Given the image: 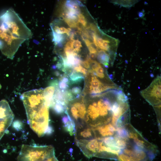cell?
I'll use <instances>...</instances> for the list:
<instances>
[{
	"label": "cell",
	"instance_id": "f546056e",
	"mask_svg": "<svg viewBox=\"0 0 161 161\" xmlns=\"http://www.w3.org/2000/svg\"><path fill=\"white\" fill-rule=\"evenodd\" d=\"M2 86L1 84H0V89H1V88Z\"/></svg>",
	"mask_w": 161,
	"mask_h": 161
},
{
	"label": "cell",
	"instance_id": "ffe728a7",
	"mask_svg": "<svg viewBox=\"0 0 161 161\" xmlns=\"http://www.w3.org/2000/svg\"><path fill=\"white\" fill-rule=\"evenodd\" d=\"M110 41L107 40H104V42L102 44L103 50L106 51H109L110 48Z\"/></svg>",
	"mask_w": 161,
	"mask_h": 161
},
{
	"label": "cell",
	"instance_id": "ba28073f",
	"mask_svg": "<svg viewBox=\"0 0 161 161\" xmlns=\"http://www.w3.org/2000/svg\"><path fill=\"white\" fill-rule=\"evenodd\" d=\"M91 128L94 133V138L113 136L116 133L118 129L116 128L111 123L96 128Z\"/></svg>",
	"mask_w": 161,
	"mask_h": 161
},
{
	"label": "cell",
	"instance_id": "83f0119b",
	"mask_svg": "<svg viewBox=\"0 0 161 161\" xmlns=\"http://www.w3.org/2000/svg\"><path fill=\"white\" fill-rule=\"evenodd\" d=\"M138 15L139 17L142 18L144 16V12L143 11H140L138 12Z\"/></svg>",
	"mask_w": 161,
	"mask_h": 161
},
{
	"label": "cell",
	"instance_id": "6da1fadb",
	"mask_svg": "<svg viewBox=\"0 0 161 161\" xmlns=\"http://www.w3.org/2000/svg\"><path fill=\"white\" fill-rule=\"evenodd\" d=\"M32 37L30 30L13 9L0 16V50L8 58L12 60L22 44Z\"/></svg>",
	"mask_w": 161,
	"mask_h": 161
},
{
	"label": "cell",
	"instance_id": "3957f363",
	"mask_svg": "<svg viewBox=\"0 0 161 161\" xmlns=\"http://www.w3.org/2000/svg\"><path fill=\"white\" fill-rule=\"evenodd\" d=\"M94 100L86 103V113L83 126L96 128L108 123L110 114L109 105L101 94Z\"/></svg>",
	"mask_w": 161,
	"mask_h": 161
},
{
	"label": "cell",
	"instance_id": "603a6c76",
	"mask_svg": "<svg viewBox=\"0 0 161 161\" xmlns=\"http://www.w3.org/2000/svg\"><path fill=\"white\" fill-rule=\"evenodd\" d=\"M81 65L85 68L89 69L90 68L91 65L87 60L84 61H82Z\"/></svg>",
	"mask_w": 161,
	"mask_h": 161
},
{
	"label": "cell",
	"instance_id": "5b68a950",
	"mask_svg": "<svg viewBox=\"0 0 161 161\" xmlns=\"http://www.w3.org/2000/svg\"><path fill=\"white\" fill-rule=\"evenodd\" d=\"M121 152L138 161H152L157 153L138 146L129 139Z\"/></svg>",
	"mask_w": 161,
	"mask_h": 161
},
{
	"label": "cell",
	"instance_id": "4316f807",
	"mask_svg": "<svg viewBox=\"0 0 161 161\" xmlns=\"http://www.w3.org/2000/svg\"><path fill=\"white\" fill-rule=\"evenodd\" d=\"M97 57V54L90 53V58L92 60H94Z\"/></svg>",
	"mask_w": 161,
	"mask_h": 161
},
{
	"label": "cell",
	"instance_id": "44dd1931",
	"mask_svg": "<svg viewBox=\"0 0 161 161\" xmlns=\"http://www.w3.org/2000/svg\"><path fill=\"white\" fill-rule=\"evenodd\" d=\"M41 161H59L56 157L55 153Z\"/></svg>",
	"mask_w": 161,
	"mask_h": 161
},
{
	"label": "cell",
	"instance_id": "ac0fdd59",
	"mask_svg": "<svg viewBox=\"0 0 161 161\" xmlns=\"http://www.w3.org/2000/svg\"><path fill=\"white\" fill-rule=\"evenodd\" d=\"M78 22L80 23L84 27H86L87 22L84 16L82 13H80L78 16Z\"/></svg>",
	"mask_w": 161,
	"mask_h": 161
},
{
	"label": "cell",
	"instance_id": "f1b7e54d",
	"mask_svg": "<svg viewBox=\"0 0 161 161\" xmlns=\"http://www.w3.org/2000/svg\"><path fill=\"white\" fill-rule=\"evenodd\" d=\"M56 75L57 76H59L60 75V73L58 71H57L56 72Z\"/></svg>",
	"mask_w": 161,
	"mask_h": 161
},
{
	"label": "cell",
	"instance_id": "52a82bcc",
	"mask_svg": "<svg viewBox=\"0 0 161 161\" xmlns=\"http://www.w3.org/2000/svg\"><path fill=\"white\" fill-rule=\"evenodd\" d=\"M14 115L5 100L0 102V140L11 124Z\"/></svg>",
	"mask_w": 161,
	"mask_h": 161
},
{
	"label": "cell",
	"instance_id": "7c38bea8",
	"mask_svg": "<svg viewBox=\"0 0 161 161\" xmlns=\"http://www.w3.org/2000/svg\"><path fill=\"white\" fill-rule=\"evenodd\" d=\"M50 107L55 113L60 115L65 113L67 107L60 103L53 102Z\"/></svg>",
	"mask_w": 161,
	"mask_h": 161
},
{
	"label": "cell",
	"instance_id": "7402d4cb",
	"mask_svg": "<svg viewBox=\"0 0 161 161\" xmlns=\"http://www.w3.org/2000/svg\"><path fill=\"white\" fill-rule=\"evenodd\" d=\"M89 28H90L97 35L98 33V30L96 26V25L94 23H91L90 26H89Z\"/></svg>",
	"mask_w": 161,
	"mask_h": 161
},
{
	"label": "cell",
	"instance_id": "30bf717a",
	"mask_svg": "<svg viewBox=\"0 0 161 161\" xmlns=\"http://www.w3.org/2000/svg\"><path fill=\"white\" fill-rule=\"evenodd\" d=\"M97 58L99 61L105 67H108L110 57L104 50H101L99 51L97 54Z\"/></svg>",
	"mask_w": 161,
	"mask_h": 161
},
{
	"label": "cell",
	"instance_id": "277c9868",
	"mask_svg": "<svg viewBox=\"0 0 161 161\" xmlns=\"http://www.w3.org/2000/svg\"><path fill=\"white\" fill-rule=\"evenodd\" d=\"M55 153L52 146L23 145L17 159L18 161H41Z\"/></svg>",
	"mask_w": 161,
	"mask_h": 161
},
{
	"label": "cell",
	"instance_id": "2e32d148",
	"mask_svg": "<svg viewBox=\"0 0 161 161\" xmlns=\"http://www.w3.org/2000/svg\"><path fill=\"white\" fill-rule=\"evenodd\" d=\"M70 91L73 95H76V98H78L82 92V89L80 86H75L72 88Z\"/></svg>",
	"mask_w": 161,
	"mask_h": 161
},
{
	"label": "cell",
	"instance_id": "8992f818",
	"mask_svg": "<svg viewBox=\"0 0 161 161\" xmlns=\"http://www.w3.org/2000/svg\"><path fill=\"white\" fill-rule=\"evenodd\" d=\"M141 94L151 105L155 107L160 106V77L156 79L147 88L141 91Z\"/></svg>",
	"mask_w": 161,
	"mask_h": 161
},
{
	"label": "cell",
	"instance_id": "8fae6325",
	"mask_svg": "<svg viewBox=\"0 0 161 161\" xmlns=\"http://www.w3.org/2000/svg\"><path fill=\"white\" fill-rule=\"evenodd\" d=\"M70 84H76L80 82L84 79V77L83 74L76 72L73 70V72L69 76Z\"/></svg>",
	"mask_w": 161,
	"mask_h": 161
},
{
	"label": "cell",
	"instance_id": "cb8c5ba5",
	"mask_svg": "<svg viewBox=\"0 0 161 161\" xmlns=\"http://www.w3.org/2000/svg\"><path fill=\"white\" fill-rule=\"evenodd\" d=\"M93 45L88 48L90 53L97 54V50Z\"/></svg>",
	"mask_w": 161,
	"mask_h": 161
},
{
	"label": "cell",
	"instance_id": "d6986e66",
	"mask_svg": "<svg viewBox=\"0 0 161 161\" xmlns=\"http://www.w3.org/2000/svg\"><path fill=\"white\" fill-rule=\"evenodd\" d=\"M69 84L67 83L63 82V81L60 80L59 83V87L62 90H66L69 87Z\"/></svg>",
	"mask_w": 161,
	"mask_h": 161
},
{
	"label": "cell",
	"instance_id": "4fadbf2b",
	"mask_svg": "<svg viewBox=\"0 0 161 161\" xmlns=\"http://www.w3.org/2000/svg\"><path fill=\"white\" fill-rule=\"evenodd\" d=\"M56 89V87L50 86L44 90L45 98L47 100H52L53 97Z\"/></svg>",
	"mask_w": 161,
	"mask_h": 161
},
{
	"label": "cell",
	"instance_id": "9c48e42d",
	"mask_svg": "<svg viewBox=\"0 0 161 161\" xmlns=\"http://www.w3.org/2000/svg\"><path fill=\"white\" fill-rule=\"evenodd\" d=\"M66 115L62 118V121L65 130L71 135H75L76 132L75 123L69 115L66 110L65 112Z\"/></svg>",
	"mask_w": 161,
	"mask_h": 161
},
{
	"label": "cell",
	"instance_id": "9a60e30c",
	"mask_svg": "<svg viewBox=\"0 0 161 161\" xmlns=\"http://www.w3.org/2000/svg\"><path fill=\"white\" fill-rule=\"evenodd\" d=\"M73 70L76 72L80 73L84 76L88 75V71L81 65L76 66L73 68Z\"/></svg>",
	"mask_w": 161,
	"mask_h": 161
},
{
	"label": "cell",
	"instance_id": "e0dca14e",
	"mask_svg": "<svg viewBox=\"0 0 161 161\" xmlns=\"http://www.w3.org/2000/svg\"><path fill=\"white\" fill-rule=\"evenodd\" d=\"M64 21L71 28H77L79 26V23L68 18L64 19Z\"/></svg>",
	"mask_w": 161,
	"mask_h": 161
},
{
	"label": "cell",
	"instance_id": "5bb4252c",
	"mask_svg": "<svg viewBox=\"0 0 161 161\" xmlns=\"http://www.w3.org/2000/svg\"><path fill=\"white\" fill-rule=\"evenodd\" d=\"M118 160L119 161H138L122 152L118 156Z\"/></svg>",
	"mask_w": 161,
	"mask_h": 161
},
{
	"label": "cell",
	"instance_id": "d4e9b609",
	"mask_svg": "<svg viewBox=\"0 0 161 161\" xmlns=\"http://www.w3.org/2000/svg\"><path fill=\"white\" fill-rule=\"evenodd\" d=\"M84 41L87 48L92 46L93 44V43L91 42L88 39H85Z\"/></svg>",
	"mask_w": 161,
	"mask_h": 161
},
{
	"label": "cell",
	"instance_id": "7a4b0ae2",
	"mask_svg": "<svg viewBox=\"0 0 161 161\" xmlns=\"http://www.w3.org/2000/svg\"><path fill=\"white\" fill-rule=\"evenodd\" d=\"M26 109L28 123L39 137L50 135L53 130L49 125L50 106L46 102L43 89H33L21 96Z\"/></svg>",
	"mask_w": 161,
	"mask_h": 161
},
{
	"label": "cell",
	"instance_id": "484cf974",
	"mask_svg": "<svg viewBox=\"0 0 161 161\" xmlns=\"http://www.w3.org/2000/svg\"><path fill=\"white\" fill-rule=\"evenodd\" d=\"M60 30L61 34L65 33H67V29L63 27L60 28Z\"/></svg>",
	"mask_w": 161,
	"mask_h": 161
}]
</instances>
